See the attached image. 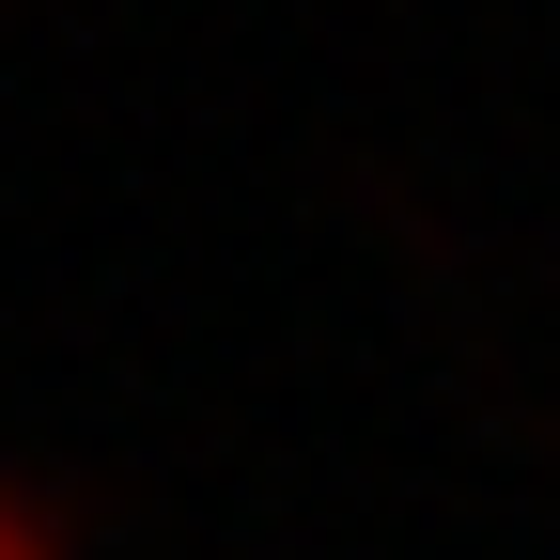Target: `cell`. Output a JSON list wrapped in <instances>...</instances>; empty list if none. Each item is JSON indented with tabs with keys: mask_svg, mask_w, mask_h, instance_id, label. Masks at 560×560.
Wrapping results in <instances>:
<instances>
[{
	"mask_svg": "<svg viewBox=\"0 0 560 560\" xmlns=\"http://www.w3.org/2000/svg\"><path fill=\"white\" fill-rule=\"evenodd\" d=\"M0 560H62V529H47L32 482H0Z\"/></svg>",
	"mask_w": 560,
	"mask_h": 560,
	"instance_id": "6da1fadb",
	"label": "cell"
}]
</instances>
